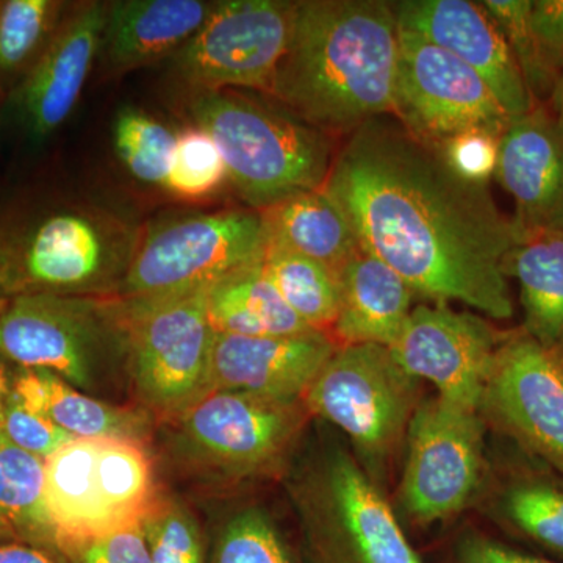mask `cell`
<instances>
[{"mask_svg":"<svg viewBox=\"0 0 563 563\" xmlns=\"http://www.w3.org/2000/svg\"><path fill=\"white\" fill-rule=\"evenodd\" d=\"M322 190L346 214L361 250L390 266L413 292L462 302L493 320L515 307L504 262L518 244L488 185L463 179L439 144L393 114L347 135Z\"/></svg>","mask_w":563,"mask_h":563,"instance_id":"cell-1","label":"cell"},{"mask_svg":"<svg viewBox=\"0 0 563 563\" xmlns=\"http://www.w3.org/2000/svg\"><path fill=\"white\" fill-rule=\"evenodd\" d=\"M399 24L384 0H299L269 98L328 133L395 113Z\"/></svg>","mask_w":563,"mask_h":563,"instance_id":"cell-2","label":"cell"},{"mask_svg":"<svg viewBox=\"0 0 563 563\" xmlns=\"http://www.w3.org/2000/svg\"><path fill=\"white\" fill-rule=\"evenodd\" d=\"M185 109L221 152L228 180L251 210L320 190L333 162L331 133L261 92L188 91Z\"/></svg>","mask_w":563,"mask_h":563,"instance_id":"cell-3","label":"cell"},{"mask_svg":"<svg viewBox=\"0 0 563 563\" xmlns=\"http://www.w3.org/2000/svg\"><path fill=\"white\" fill-rule=\"evenodd\" d=\"M140 232L106 207H52L0 240V291L9 299L121 292Z\"/></svg>","mask_w":563,"mask_h":563,"instance_id":"cell-4","label":"cell"},{"mask_svg":"<svg viewBox=\"0 0 563 563\" xmlns=\"http://www.w3.org/2000/svg\"><path fill=\"white\" fill-rule=\"evenodd\" d=\"M44 504L58 544L144 525L157 484L144 442L74 439L44 461Z\"/></svg>","mask_w":563,"mask_h":563,"instance_id":"cell-5","label":"cell"},{"mask_svg":"<svg viewBox=\"0 0 563 563\" xmlns=\"http://www.w3.org/2000/svg\"><path fill=\"white\" fill-rule=\"evenodd\" d=\"M268 235L257 210L179 213L141 228L121 299L213 287L263 262Z\"/></svg>","mask_w":563,"mask_h":563,"instance_id":"cell-6","label":"cell"},{"mask_svg":"<svg viewBox=\"0 0 563 563\" xmlns=\"http://www.w3.org/2000/svg\"><path fill=\"white\" fill-rule=\"evenodd\" d=\"M207 291L118 301L122 346L136 391L163 417H179L209 393L214 332Z\"/></svg>","mask_w":563,"mask_h":563,"instance_id":"cell-7","label":"cell"},{"mask_svg":"<svg viewBox=\"0 0 563 563\" xmlns=\"http://www.w3.org/2000/svg\"><path fill=\"white\" fill-rule=\"evenodd\" d=\"M298 487L306 563H422L383 492L346 451L322 455Z\"/></svg>","mask_w":563,"mask_h":563,"instance_id":"cell-8","label":"cell"},{"mask_svg":"<svg viewBox=\"0 0 563 563\" xmlns=\"http://www.w3.org/2000/svg\"><path fill=\"white\" fill-rule=\"evenodd\" d=\"M420 380L380 344H340L303 395L307 412L342 429L363 457L385 462L420 406Z\"/></svg>","mask_w":563,"mask_h":563,"instance_id":"cell-9","label":"cell"},{"mask_svg":"<svg viewBox=\"0 0 563 563\" xmlns=\"http://www.w3.org/2000/svg\"><path fill=\"white\" fill-rule=\"evenodd\" d=\"M111 346H122L118 301L36 292L9 299L0 314V357L46 369L87 390Z\"/></svg>","mask_w":563,"mask_h":563,"instance_id":"cell-10","label":"cell"},{"mask_svg":"<svg viewBox=\"0 0 563 563\" xmlns=\"http://www.w3.org/2000/svg\"><path fill=\"white\" fill-rule=\"evenodd\" d=\"M296 2L221 0L168 69L188 91L242 90L268 96L290 44Z\"/></svg>","mask_w":563,"mask_h":563,"instance_id":"cell-11","label":"cell"},{"mask_svg":"<svg viewBox=\"0 0 563 563\" xmlns=\"http://www.w3.org/2000/svg\"><path fill=\"white\" fill-rule=\"evenodd\" d=\"M302 399L282 401L250 393H207L179 417L181 453L209 473L250 479L273 472L306 422Z\"/></svg>","mask_w":563,"mask_h":563,"instance_id":"cell-12","label":"cell"},{"mask_svg":"<svg viewBox=\"0 0 563 563\" xmlns=\"http://www.w3.org/2000/svg\"><path fill=\"white\" fill-rule=\"evenodd\" d=\"M401 503L417 525L461 514L484 476V422L479 412L437 396L420 402L407 429Z\"/></svg>","mask_w":563,"mask_h":563,"instance_id":"cell-13","label":"cell"},{"mask_svg":"<svg viewBox=\"0 0 563 563\" xmlns=\"http://www.w3.org/2000/svg\"><path fill=\"white\" fill-rule=\"evenodd\" d=\"M393 117L415 135L439 146L472 131L499 139L510 122L476 70L418 33L401 27Z\"/></svg>","mask_w":563,"mask_h":563,"instance_id":"cell-14","label":"cell"},{"mask_svg":"<svg viewBox=\"0 0 563 563\" xmlns=\"http://www.w3.org/2000/svg\"><path fill=\"white\" fill-rule=\"evenodd\" d=\"M479 412L526 453L563 473V369L528 333L499 343Z\"/></svg>","mask_w":563,"mask_h":563,"instance_id":"cell-15","label":"cell"},{"mask_svg":"<svg viewBox=\"0 0 563 563\" xmlns=\"http://www.w3.org/2000/svg\"><path fill=\"white\" fill-rule=\"evenodd\" d=\"M501 342L483 317L437 302L415 307L388 350L415 379L435 385L444 401L479 412Z\"/></svg>","mask_w":563,"mask_h":563,"instance_id":"cell-16","label":"cell"},{"mask_svg":"<svg viewBox=\"0 0 563 563\" xmlns=\"http://www.w3.org/2000/svg\"><path fill=\"white\" fill-rule=\"evenodd\" d=\"M393 10L404 31L418 33L476 70L510 120L537 106L509 44L483 3L401 0L393 2Z\"/></svg>","mask_w":563,"mask_h":563,"instance_id":"cell-17","label":"cell"},{"mask_svg":"<svg viewBox=\"0 0 563 563\" xmlns=\"http://www.w3.org/2000/svg\"><path fill=\"white\" fill-rule=\"evenodd\" d=\"M107 10L106 2L70 5L47 49L9 96L32 140L49 139L76 109L92 65L101 55Z\"/></svg>","mask_w":563,"mask_h":563,"instance_id":"cell-18","label":"cell"},{"mask_svg":"<svg viewBox=\"0 0 563 563\" xmlns=\"http://www.w3.org/2000/svg\"><path fill=\"white\" fill-rule=\"evenodd\" d=\"M496 180L514 199L518 243L563 232V125L537 103L498 140Z\"/></svg>","mask_w":563,"mask_h":563,"instance_id":"cell-19","label":"cell"},{"mask_svg":"<svg viewBox=\"0 0 563 563\" xmlns=\"http://www.w3.org/2000/svg\"><path fill=\"white\" fill-rule=\"evenodd\" d=\"M335 350L332 336L318 331L290 336L214 333L209 393L299 401Z\"/></svg>","mask_w":563,"mask_h":563,"instance_id":"cell-20","label":"cell"},{"mask_svg":"<svg viewBox=\"0 0 563 563\" xmlns=\"http://www.w3.org/2000/svg\"><path fill=\"white\" fill-rule=\"evenodd\" d=\"M207 0H120L109 3L101 57L110 70L143 68L172 58L207 21Z\"/></svg>","mask_w":563,"mask_h":563,"instance_id":"cell-21","label":"cell"},{"mask_svg":"<svg viewBox=\"0 0 563 563\" xmlns=\"http://www.w3.org/2000/svg\"><path fill=\"white\" fill-rule=\"evenodd\" d=\"M339 313L332 332L344 344L390 347L412 312L413 291L390 266L363 250L336 272Z\"/></svg>","mask_w":563,"mask_h":563,"instance_id":"cell-22","label":"cell"},{"mask_svg":"<svg viewBox=\"0 0 563 563\" xmlns=\"http://www.w3.org/2000/svg\"><path fill=\"white\" fill-rule=\"evenodd\" d=\"M11 387L29 409L74 439L114 437L146 442L150 435L143 413L91 398L46 369L20 368L11 374Z\"/></svg>","mask_w":563,"mask_h":563,"instance_id":"cell-23","label":"cell"},{"mask_svg":"<svg viewBox=\"0 0 563 563\" xmlns=\"http://www.w3.org/2000/svg\"><path fill=\"white\" fill-rule=\"evenodd\" d=\"M269 242L328 266L336 274L361 250L343 210L322 188L262 210Z\"/></svg>","mask_w":563,"mask_h":563,"instance_id":"cell-24","label":"cell"},{"mask_svg":"<svg viewBox=\"0 0 563 563\" xmlns=\"http://www.w3.org/2000/svg\"><path fill=\"white\" fill-rule=\"evenodd\" d=\"M540 463L517 470L504 483L495 517L521 542L563 563V473Z\"/></svg>","mask_w":563,"mask_h":563,"instance_id":"cell-25","label":"cell"},{"mask_svg":"<svg viewBox=\"0 0 563 563\" xmlns=\"http://www.w3.org/2000/svg\"><path fill=\"white\" fill-rule=\"evenodd\" d=\"M504 273L520 285L523 332L553 350L563 333V232L518 243L507 254Z\"/></svg>","mask_w":563,"mask_h":563,"instance_id":"cell-26","label":"cell"},{"mask_svg":"<svg viewBox=\"0 0 563 563\" xmlns=\"http://www.w3.org/2000/svg\"><path fill=\"white\" fill-rule=\"evenodd\" d=\"M69 3L0 0V96L20 87L60 27Z\"/></svg>","mask_w":563,"mask_h":563,"instance_id":"cell-27","label":"cell"},{"mask_svg":"<svg viewBox=\"0 0 563 563\" xmlns=\"http://www.w3.org/2000/svg\"><path fill=\"white\" fill-rule=\"evenodd\" d=\"M44 483L43 459L21 450L0 431V514L21 542L57 551Z\"/></svg>","mask_w":563,"mask_h":563,"instance_id":"cell-28","label":"cell"},{"mask_svg":"<svg viewBox=\"0 0 563 563\" xmlns=\"http://www.w3.org/2000/svg\"><path fill=\"white\" fill-rule=\"evenodd\" d=\"M263 269L292 312L309 328L332 331L339 313V282L332 269L269 240Z\"/></svg>","mask_w":563,"mask_h":563,"instance_id":"cell-29","label":"cell"},{"mask_svg":"<svg viewBox=\"0 0 563 563\" xmlns=\"http://www.w3.org/2000/svg\"><path fill=\"white\" fill-rule=\"evenodd\" d=\"M113 150L125 172L147 187L166 188L176 151L177 132L139 107L114 114Z\"/></svg>","mask_w":563,"mask_h":563,"instance_id":"cell-30","label":"cell"},{"mask_svg":"<svg viewBox=\"0 0 563 563\" xmlns=\"http://www.w3.org/2000/svg\"><path fill=\"white\" fill-rule=\"evenodd\" d=\"M228 180V169L213 139L196 124L177 132L172 173L165 190L188 201L214 195Z\"/></svg>","mask_w":563,"mask_h":563,"instance_id":"cell-31","label":"cell"},{"mask_svg":"<svg viewBox=\"0 0 563 563\" xmlns=\"http://www.w3.org/2000/svg\"><path fill=\"white\" fill-rule=\"evenodd\" d=\"M209 563H296L291 548L268 514L233 515L214 539Z\"/></svg>","mask_w":563,"mask_h":563,"instance_id":"cell-32","label":"cell"},{"mask_svg":"<svg viewBox=\"0 0 563 563\" xmlns=\"http://www.w3.org/2000/svg\"><path fill=\"white\" fill-rule=\"evenodd\" d=\"M481 3L509 44L533 101H548L558 77L544 65L532 32V0H484Z\"/></svg>","mask_w":563,"mask_h":563,"instance_id":"cell-33","label":"cell"},{"mask_svg":"<svg viewBox=\"0 0 563 563\" xmlns=\"http://www.w3.org/2000/svg\"><path fill=\"white\" fill-rule=\"evenodd\" d=\"M213 287L239 302L261 322L268 335L290 336L313 332L282 298L276 285L263 269V262L225 277Z\"/></svg>","mask_w":563,"mask_h":563,"instance_id":"cell-34","label":"cell"},{"mask_svg":"<svg viewBox=\"0 0 563 563\" xmlns=\"http://www.w3.org/2000/svg\"><path fill=\"white\" fill-rule=\"evenodd\" d=\"M144 531L152 563H207L201 529L184 504L158 499L144 520Z\"/></svg>","mask_w":563,"mask_h":563,"instance_id":"cell-35","label":"cell"},{"mask_svg":"<svg viewBox=\"0 0 563 563\" xmlns=\"http://www.w3.org/2000/svg\"><path fill=\"white\" fill-rule=\"evenodd\" d=\"M57 553L68 563H152L144 525L60 543Z\"/></svg>","mask_w":563,"mask_h":563,"instance_id":"cell-36","label":"cell"},{"mask_svg":"<svg viewBox=\"0 0 563 563\" xmlns=\"http://www.w3.org/2000/svg\"><path fill=\"white\" fill-rule=\"evenodd\" d=\"M0 431L10 440L11 443L20 446L36 457L46 461L55 451L60 450L63 444L74 440L73 435L63 431L57 424L47 420L43 415L33 412L20 396L13 391L5 402L2 421H0Z\"/></svg>","mask_w":563,"mask_h":563,"instance_id":"cell-37","label":"cell"},{"mask_svg":"<svg viewBox=\"0 0 563 563\" xmlns=\"http://www.w3.org/2000/svg\"><path fill=\"white\" fill-rule=\"evenodd\" d=\"M498 140L490 133L472 131L440 144L446 162L463 179L488 185L498 162Z\"/></svg>","mask_w":563,"mask_h":563,"instance_id":"cell-38","label":"cell"},{"mask_svg":"<svg viewBox=\"0 0 563 563\" xmlns=\"http://www.w3.org/2000/svg\"><path fill=\"white\" fill-rule=\"evenodd\" d=\"M531 27L544 65L559 77L563 70V0H533Z\"/></svg>","mask_w":563,"mask_h":563,"instance_id":"cell-39","label":"cell"},{"mask_svg":"<svg viewBox=\"0 0 563 563\" xmlns=\"http://www.w3.org/2000/svg\"><path fill=\"white\" fill-rule=\"evenodd\" d=\"M453 563H561L499 542L483 533H466L453 551Z\"/></svg>","mask_w":563,"mask_h":563,"instance_id":"cell-40","label":"cell"},{"mask_svg":"<svg viewBox=\"0 0 563 563\" xmlns=\"http://www.w3.org/2000/svg\"><path fill=\"white\" fill-rule=\"evenodd\" d=\"M0 563H68L57 551L21 542L0 543Z\"/></svg>","mask_w":563,"mask_h":563,"instance_id":"cell-41","label":"cell"},{"mask_svg":"<svg viewBox=\"0 0 563 563\" xmlns=\"http://www.w3.org/2000/svg\"><path fill=\"white\" fill-rule=\"evenodd\" d=\"M548 102H550L551 113H553L555 120L563 125V70L559 74L558 80H555L553 91H551Z\"/></svg>","mask_w":563,"mask_h":563,"instance_id":"cell-42","label":"cell"},{"mask_svg":"<svg viewBox=\"0 0 563 563\" xmlns=\"http://www.w3.org/2000/svg\"><path fill=\"white\" fill-rule=\"evenodd\" d=\"M11 393V374L7 368L5 361L0 357V421H2L3 409Z\"/></svg>","mask_w":563,"mask_h":563,"instance_id":"cell-43","label":"cell"},{"mask_svg":"<svg viewBox=\"0 0 563 563\" xmlns=\"http://www.w3.org/2000/svg\"><path fill=\"white\" fill-rule=\"evenodd\" d=\"M18 540L16 533H14L13 529L9 525V521L5 520L2 514H0V543L5 542H14Z\"/></svg>","mask_w":563,"mask_h":563,"instance_id":"cell-44","label":"cell"},{"mask_svg":"<svg viewBox=\"0 0 563 563\" xmlns=\"http://www.w3.org/2000/svg\"><path fill=\"white\" fill-rule=\"evenodd\" d=\"M551 354L554 355L555 361H558L559 365L562 366L563 369V333L561 339H559V342L555 343V346L553 350H550Z\"/></svg>","mask_w":563,"mask_h":563,"instance_id":"cell-45","label":"cell"},{"mask_svg":"<svg viewBox=\"0 0 563 563\" xmlns=\"http://www.w3.org/2000/svg\"><path fill=\"white\" fill-rule=\"evenodd\" d=\"M7 303H9V298L0 291V314L5 310Z\"/></svg>","mask_w":563,"mask_h":563,"instance_id":"cell-46","label":"cell"}]
</instances>
